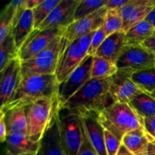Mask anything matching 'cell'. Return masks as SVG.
<instances>
[{
  "label": "cell",
  "instance_id": "cell-1",
  "mask_svg": "<svg viewBox=\"0 0 155 155\" xmlns=\"http://www.w3.org/2000/svg\"><path fill=\"white\" fill-rule=\"evenodd\" d=\"M115 103L110 92L108 78L91 79L59 110L78 116L98 114Z\"/></svg>",
  "mask_w": 155,
  "mask_h": 155
},
{
  "label": "cell",
  "instance_id": "cell-2",
  "mask_svg": "<svg viewBox=\"0 0 155 155\" xmlns=\"http://www.w3.org/2000/svg\"><path fill=\"white\" fill-rule=\"evenodd\" d=\"M59 83L54 75H33L21 78L19 86L0 112L23 108L43 98L57 96Z\"/></svg>",
  "mask_w": 155,
  "mask_h": 155
},
{
  "label": "cell",
  "instance_id": "cell-3",
  "mask_svg": "<svg viewBox=\"0 0 155 155\" xmlns=\"http://www.w3.org/2000/svg\"><path fill=\"white\" fill-rule=\"evenodd\" d=\"M96 117L103 127L121 142L130 132L145 129L143 119L127 103H114L96 114Z\"/></svg>",
  "mask_w": 155,
  "mask_h": 155
},
{
  "label": "cell",
  "instance_id": "cell-4",
  "mask_svg": "<svg viewBox=\"0 0 155 155\" xmlns=\"http://www.w3.org/2000/svg\"><path fill=\"white\" fill-rule=\"evenodd\" d=\"M27 120V136L34 142H40L53 115L59 108L58 97L43 98L24 107Z\"/></svg>",
  "mask_w": 155,
  "mask_h": 155
},
{
  "label": "cell",
  "instance_id": "cell-5",
  "mask_svg": "<svg viewBox=\"0 0 155 155\" xmlns=\"http://www.w3.org/2000/svg\"><path fill=\"white\" fill-rule=\"evenodd\" d=\"M95 33V31L92 32L70 42H65L63 39V46L55 72L58 83L66 80L87 57Z\"/></svg>",
  "mask_w": 155,
  "mask_h": 155
},
{
  "label": "cell",
  "instance_id": "cell-6",
  "mask_svg": "<svg viewBox=\"0 0 155 155\" xmlns=\"http://www.w3.org/2000/svg\"><path fill=\"white\" fill-rule=\"evenodd\" d=\"M63 36L56 38L46 48L30 60L21 62V78L33 75H54L63 46Z\"/></svg>",
  "mask_w": 155,
  "mask_h": 155
},
{
  "label": "cell",
  "instance_id": "cell-7",
  "mask_svg": "<svg viewBox=\"0 0 155 155\" xmlns=\"http://www.w3.org/2000/svg\"><path fill=\"white\" fill-rule=\"evenodd\" d=\"M58 121L61 143L64 154L78 155L83 141L80 116L58 109Z\"/></svg>",
  "mask_w": 155,
  "mask_h": 155
},
{
  "label": "cell",
  "instance_id": "cell-8",
  "mask_svg": "<svg viewBox=\"0 0 155 155\" xmlns=\"http://www.w3.org/2000/svg\"><path fill=\"white\" fill-rule=\"evenodd\" d=\"M92 63L93 56L88 55L66 80L59 83L57 93L59 107L63 105L91 80Z\"/></svg>",
  "mask_w": 155,
  "mask_h": 155
},
{
  "label": "cell",
  "instance_id": "cell-9",
  "mask_svg": "<svg viewBox=\"0 0 155 155\" xmlns=\"http://www.w3.org/2000/svg\"><path fill=\"white\" fill-rule=\"evenodd\" d=\"M117 69L134 72L155 68V54L144 45H125L116 63Z\"/></svg>",
  "mask_w": 155,
  "mask_h": 155
},
{
  "label": "cell",
  "instance_id": "cell-10",
  "mask_svg": "<svg viewBox=\"0 0 155 155\" xmlns=\"http://www.w3.org/2000/svg\"><path fill=\"white\" fill-rule=\"evenodd\" d=\"M65 30L61 27H54L44 30H33L19 49L18 58L21 61H27L37 55L56 38L63 36Z\"/></svg>",
  "mask_w": 155,
  "mask_h": 155
},
{
  "label": "cell",
  "instance_id": "cell-11",
  "mask_svg": "<svg viewBox=\"0 0 155 155\" xmlns=\"http://www.w3.org/2000/svg\"><path fill=\"white\" fill-rule=\"evenodd\" d=\"M134 71L130 69H118L117 71L109 77L110 92L115 102L129 103L142 92L132 80Z\"/></svg>",
  "mask_w": 155,
  "mask_h": 155
},
{
  "label": "cell",
  "instance_id": "cell-12",
  "mask_svg": "<svg viewBox=\"0 0 155 155\" xmlns=\"http://www.w3.org/2000/svg\"><path fill=\"white\" fill-rule=\"evenodd\" d=\"M107 9L105 6L89 16L76 21L65 30L63 39L65 42H70L78 38L97 31L101 28L105 21Z\"/></svg>",
  "mask_w": 155,
  "mask_h": 155
},
{
  "label": "cell",
  "instance_id": "cell-13",
  "mask_svg": "<svg viewBox=\"0 0 155 155\" xmlns=\"http://www.w3.org/2000/svg\"><path fill=\"white\" fill-rule=\"evenodd\" d=\"M79 2L80 0H61L37 30H44L54 27L67 29L74 22V14Z\"/></svg>",
  "mask_w": 155,
  "mask_h": 155
},
{
  "label": "cell",
  "instance_id": "cell-14",
  "mask_svg": "<svg viewBox=\"0 0 155 155\" xmlns=\"http://www.w3.org/2000/svg\"><path fill=\"white\" fill-rule=\"evenodd\" d=\"M155 7V0H130L118 9L124 21L122 30L127 33L131 27L146 19Z\"/></svg>",
  "mask_w": 155,
  "mask_h": 155
},
{
  "label": "cell",
  "instance_id": "cell-15",
  "mask_svg": "<svg viewBox=\"0 0 155 155\" xmlns=\"http://www.w3.org/2000/svg\"><path fill=\"white\" fill-rule=\"evenodd\" d=\"M0 100L4 107L15 93L21 80V61L19 58L12 61L1 72ZM0 107V108H1Z\"/></svg>",
  "mask_w": 155,
  "mask_h": 155
},
{
  "label": "cell",
  "instance_id": "cell-16",
  "mask_svg": "<svg viewBox=\"0 0 155 155\" xmlns=\"http://www.w3.org/2000/svg\"><path fill=\"white\" fill-rule=\"evenodd\" d=\"M84 127L85 132L92 144V147L98 155H107L105 147L104 130L105 129L98 120L95 114L80 116Z\"/></svg>",
  "mask_w": 155,
  "mask_h": 155
},
{
  "label": "cell",
  "instance_id": "cell-17",
  "mask_svg": "<svg viewBox=\"0 0 155 155\" xmlns=\"http://www.w3.org/2000/svg\"><path fill=\"white\" fill-rule=\"evenodd\" d=\"M59 109V108H58ZM53 115L49 126L40 141V147L36 155H65L59 135L58 112Z\"/></svg>",
  "mask_w": 155,
  "mask_h": 155
},
{
  "label": "cell",
  "instance_id": "cell-18",
  "mask_svg": "<svg viewBox=\"0 0 155 155\" xmlns=\"http://www.w3.org/2000/svg\"><path fill=\"white\" fill-rule=\"evenodd\" d=\"M5 142L6 154L10 155H36L40 147V142H33L27 133L22 132L8 134Z\"/></svg>",
  "mask_w": 155,
  "mask_h": 155
},
{
  "label": "cell",
  "instance_id": "cell-19",
  "mask_svg": "<svg viewBox=\"0 0 155 155\" xmlns=\"http://www.w3.org/2000/svg\"><path fill=\"white\" fill-rule=\"evenodd\" d=\"M125 45L126 33L123 30L116 32L106 38L97 50L95 56L103 58L116 64Z\"/></svg>",
  "mask_w": 155,
  "mask_h": 155
},
{
  "label": "cell",
  "instance_id": "cell-20",
  "mask_svg": "<svg viewBox=\"0 0 155 155\" xmlns=\"http://www.w3.org/2000/svg\"><path fill=\"white\" fill-rule=\"evenodd\" d=\"M150 138L151 135L145 129H139L126 134L122 140V145L133 154L148 155Z\"/></svg>",
  "mask_w": 155,
  "mask_h": 155
},
{
  "label": "cell",
  "instance_id": "cell-21",
  "mask_svg": "<svg viewBox=\"0 0 155 155\" xmlns=\"http://www.w3.org/2000/svg\"><path fill=\"white\" fill-rule=\"evenodd\" d=\"M34 30L33 10H25L18 22L13 27L12 35L18 49L21 48L26 39Z\"/></svg>",
  "mask_w": 155,
  "mask_h": 155
},
{
  "label": "cell",
  "instance_id": "cell-22",
  "mask_svg": "<svg viewBox=\"0 0 155 155\" xmlns=\"http://www.w3.org/2000/svg\"><path fill=\"white\" fill-rule=\"evenodd\" d=\"M154 26L145 19L130 29L126 33V45H140L154 36Z\"/></svg>",
  "mask_w": 155,
  "mask_h": 155
},
{
  "label": "cell",
  "instance_id": "cell-23",
  "mask_svg": "<svg viewBox=\"0 0 155 155\" xmlns=\"http://www.w3.org/2000/svg\"><path fill=\"white\" fill-rule=\"evenodd\" d=\"M142 119L155 116V98L145 92H141L129 103Z\"/></svg>",
  "mask_w": 155,
  "mask_h": 155
},
{
  "label": "cell",
  "instance_id": "cell-24",
  "mask_svg": "<svg viewBox=\"0 0 155 155\" xmlns=\"http://www.w3.org/2000/svg\"><path fill=\"white\" fill-rule=\"evenodd\" d=\"M4 114L8 135L18 132L27 133V120L24 107L12 109Z\"/></svg>",
  "mask_w": 155,
  "mask_h": 155
},
{
  "label": "cell",
  "instance_id": "cell-25",
  "mask_svg": "<svg viewBox=\"0 0 155 155\" xmlns=\"http://www.w3.org/2000/svg\"><path fill=\"white\" fill-rule=\"evenodd\" d=\"M116 64L103 58L93 56L91 79H105L113 76L117 71Z\"/></svg>",
  "mask_w": 155,
  "mask_h": 155
},
{
  "label": "cell",
  "instance_id": "cell-26",
  "mask_svg": "<svg viewBox=\"0 0 155 155\" xmlns=\"http://www.w3.org/2000/svg\"><path fill=\"white\" fill-rule=\"evenodd\" d=\"M19 49L15 45L12 33L0 44V72L12 61L18 58Z\"/></svg>",
  "mask_w": 155,
  "mask_h": 155
},
{
  "label": "cell",
  "instance_id": "cell-27",
  "mask_svg": "<svg viewBox=\"0 0 155 155\" xmlns=\"http://www.w3.org/2000/svg\"><path fill=\"white\" fill-rule=\"evenodd\" d=\"M132 80L142 92L152 93L155 91V68L134 72Z\"/></svg>",
  "mask_w": 155,
  "mask_h": 155
},
{
  "label": "cell",
  "instance_id": "cell-28",
  "mask_svg": "<svg viewBox=\"0 0 155 155\" xmlns=\"http://www.w3.org/2000/svg\"><path fill=\"white\" fill-rule=\"evenodd\" d=\"M107 0H95V1H85L80 0L78 5L74 14V21L89 16L104 7Z\"/></svg>",
  "mask_w": 155,
  "mask_h": 155
},
{
  "label": "cell",
  "instance_id": "cell-29",
  "mask_svg": "<svg viewBox=\"0 0 155 155\" xmlns=\"http://www.w3.org/2000/svg\"><path fill=\"white\" fill-rule=\"evenodd\" d=\"M61 0H47L43 1L39 6L33 10L34 20V30H37L42 23L46 20L48 15L54 8L60 3Z\"/></svg>",
  "mask_w": 155,
  "mask_h": 155
},
{
  "label": "cell",
  "instance_id": "cell-30",
  "mask_svg": "<svg viewBox=\"0 0 155 155\" xmlns=\"http://www.w3.org/2000/svg\"><path fill=\"white\" fill-rule=\"evenodd\" d=\"M13 19L14 8L9 2L4 8L0 16V44L4 42L6 37L12 33Z\"/></svg>",
  "mask_w": 155,
  "mask_h": 155
},
{
  "label": "cell",
  "instance_id": "cell-31",
  "mask_svg": "<svg viewBox=\"0 0 155 155\" xmlns=\"http://www.w3.org/2000/svg\"><path fill=\"white\" fill-rule=\"evenodd\" d=\"M123 25L124 21L119 10H107L105 21L102 26L107 36L122 30Z\"/></svg>",
  "mask_w": 155,
  "mask_h": 155
},
{
  "label": "cell",
  "instance_id": "cell-32",
  "mask_svg": "<svg viewBox=\"0 0 155 155\" xmlns=\"http://www.w3.org/2000/svg\"><path fill=\"white\" fill-rule=\"evenodd\" d=\"M104 138H105V147L107 155L117 154L122 142L106 130H104Z\"/></svg>",
  "mask_w": 155,
  "mask_h": 155
},
{
  "label": "cell",
  "instance_id": "cell-33",
  "mask_svg": "<svg viewBox=\"0 0 155 155\" xmlns=\"http://www.w3.org/2000/svg\"><path fill=\"white\" fill-rule=\"evenodd\" d=\"M107 37V34H106L105 31L102 28V27L98 29L97 31H95V34H94L93 37L92 39V41H91L88 55L95 56L97 50L99 48V47L101 46V44L103 43V42L105 40V39Z\"/></svg>",
  "mask_w": 155,
  "mask_h": 155
},
{
  "label": "cell",
  "instance_id": "cell-34",
  "mask_svg": "<svg viewBox=\"0 0 155 155\" xmlns=\"http://www.w3.org/2000/svg\"><path fill=\"white\" fill-rule=\"evenodd\" d=\"M80 125H81L82 135H83V141H82V145L80 151H79L78 155H98L95 151V150L94 149L92 144L90 143L87 136H86L81 118H80Z\"/></svg>",
  "mask_w": 155,
  "mask_h": 155
},
{
  "label": "cell",
  "instance_id": "cell-35",
  "mask_svg": "<svg viewBox=\"0 0 155 155\" xmlns=\"http://www.w3.org/2000/svg\"><path fill=\"white\" fill-rule=\"evenodd\" d=\"M129 1L130 0H107L105 8L107 10H118L126 5Z\"/></svg>",
  "mask_w": 155,
  "mask_h": 155
},
{
  "label": "cell",
  "instance_id": "cell-36",
  "mask_svg": "<svg viewBox=\"0 0 155 155\" xmlns=\"http://www.w3.org/2000/svg\"><path fill=\"white\" fill-rule=\"evenodd\" d=\"M144 127L148 134L153 135L155 133V116L143 119Z\"/></svg>",
  "mask_w": 155,
  "mask_h": 155
},
{
  "label": "cell",
  "instance_id": "cell-37",
  "mask_svg": "<svg viewBox=\"0 0 155 155\" xmlns=\"http://www.w3.org/2000/svg\"><path fill=\"white\" fill-rule=\"evenodd\" d=\"M8 133L6 128L5 122V114L0 112V141L1 142H5Z\"/></svg>",
  "mask_w": 155,
  "mask_h": 155
},
{
  "label": "cell",
  "instance_id": "cell-38",
  "mask_svg": "<svg viewBox=\"0 0 155 155\" xmlns=\"http://www.w3.org/2000/svg\"><path fill=\"white\" fill-rule=\"evenodd\" d=\"M142 45H144V46L146 47L147 48L151 50V51L155 54V36H151L149 39H147V40L144 42Z\"/></svg>",
  "mask_w": 155,
  "mask_h": 155
},
{
  "label": "cell",
  "instance_id": "cell-39",
  "mask_svg": "<svg viewBox=\"0 0 155 155\" xmlns=\"http://www.w3.org/2000/svg\"><path fill=\"white\" fill-rule=\"evenodd\" d=\"M43 1L40 0H26V9L28 10H33L37 6H39Z\"/></svg>",
  "mask_w": 155,
  "mask_h": 155
},
{
  "label": "cell",
  "instance_id": "cell-40",
  "mask_svg": "<svg viewBox=\"0 0 155 155\" xmlns=\"http://www.w3.org/2000/svg\"><path fill=\"white\" fill-rule=\"evenodd\" d=\"M148 155H155V139L151 136L148 144Z\"/></svg>",
  "mask_w": 155,
  "mask_h": 155
},
{
  "label": "cell",
  "instance_id": "cell-41",
  "mask_svg": "<svg viewBox=\"0 0 155 155\" xmlns=\"http://www.w3.org/2000/svg\"><path fill=\"white\" fill-rule=\"evenodd\" d=\"M146 20H148L155 28V7L154 8L152 11L151 12V13L148 15V16L147 17Z\"/></svg>",
  "mask_w": 155,
  "mask_h": 155
},
{
  "label": "cell",
  "instance_id": "cell-42",
  "mask_svg": "<svg viewBox=\"0 0 155 155\" xmlns=\"http://www.w3.org/2000/svg\"><path fill=\"white\" fill-rule=\"evenodd\" d=\"M117 155H134L132 154L124 145H121L119 151H118L117 154Z\"/></svg>",
  "mask_w": 155,
  "mask_h": 155
},
{
  "label": "cell",
  "instance_id": "cell-43",
  "mask_svg": "<svg viewBox=\"0 0 155 155\" xmlns=\"http://www.w3.org/2000/svg\"><path fill=\"white\" fill-rule=\"evenodd\" d=\"M149 95H151V96L153 97V98H155V91H154V92H153L152 93H150Z\"/></svg>",
  "mask_w": 155,
  "mask_h": 155
},
{
  "label": "cell",
  "instance_id": "cell-44",
  "mask_svg": "<svg viewBox=\"0 0 155 155\" xmlns=\"http://www.w3.org/2000/svg\"><path fill=\"white\" fill-rule=\"evenodd\" d=\"M151 136H152L153 138H154V139H155V133H154V134H153V135H151Z\"/></svg>",
  "mask_w": 155,
  "mask_h": 155
},
{
  "label": "cell",
  "instance_id": "cell-45",
  "mask_svg": "<svg viewBox=\"0 0 155 155\" xmlns=\"http://www.w3.org/2000/svg\"><path fill=\"white\" fill-rule=\"evenodd\" d=\"M155 36V31H154V36Z\"/></svg>",
  "mask_w": 155,
  "mask_h": 155
},
{
  "label": "cell",
  "instance_id": "cell-46",
  "mask_svg": "<svg viewBox=\"0 0 155 155\" xmlns=\"http://www.w3.org/2000/svg\"><path fill=\"white\" fill-rule=\"evenodd\" d=\"M5 155H10V154H5Z\"/></svg>",
  "mask_w": 155,
  "mask_h": 155
}]
</instances>
